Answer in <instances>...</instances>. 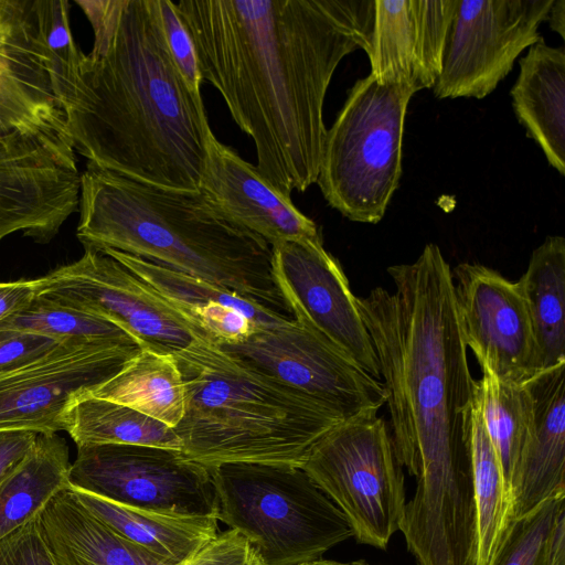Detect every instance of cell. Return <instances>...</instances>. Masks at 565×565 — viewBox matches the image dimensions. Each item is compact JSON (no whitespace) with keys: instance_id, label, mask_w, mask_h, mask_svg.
I'll use <instances>...</instances> for the list:
<instances>
[{"instance_id":"cell-1","label":"cell","mask_w":565,"mask_h":565,"mask_svg":"<svg viewBox=\"0 0 565 565\" xmlns=\"http://www.w3.org/2000/svg\"><path fill=\"white\" fill-rule=\"evenodd\" d=\"M202 83L214 86L282 194L317 182L323 104L344 56L366 50L374 0H179Z\"/></svg>"},{"instance_id":"cell-2","label":"cell","mask_w":565,"mask_h":565,"mask_svg":"<svg viewBox=\"0 0 565 565\" xmlns=\"http://www.w3.org/2000/svg\"><path fill=\"white\" fill-rule=\"evenodd\" d=\"M394 291L376 287L358 306L386 394L396 457L416 490L411 507L450 518L475 501L472 377L458 316L455 280L436 244L409 264L390 266Z\"/></svg>"},{"instance_id":"cell-3","label":"cell","mask_w":565,"mask_h":565,"mask_svg":"<svg viewBox=\"0 0 565 565\" xmlns=\"http://www.w3.org/2000/svg\"><path fill=\"white\" fill-rule=\"evenodd\" d=\"M94 42L60 100L87 163L158 186L198 191L212 134L167 45L157 0H75Z\"/></svg>"},{"instance_id":"cell-4","label":"cell","mask_w":565,"mask_h":565,"mask_svg":"<svg viewBox=\"0 0 565 565\" xmlns=\"http://www.w3.org/2000/svg\"><path fill=\"white\" fill-rule=\"evenodd\" d=\"M76 236L85 248L127 253L291 318L271 245L227 218L200 191L141 182L87 163Z\"/></svg>"},{"instance_id":"cell-5","label":"cell","mask_w":565,"mask_h":565,"mask_svg":"<svg viewBox=\"0 0 565 565\" xmlns=\"http://www.w3.org/2000/svg\"><path fill=\"white\" fill-rule=\"evenodd\" d=\"M173 355L185 401L173 429L183 454L209 469L230 462L302 467L313 445L344 419L206 340Z\"/></svg>"},{"instance_id":"cell-6","label":"cell","mask_w":565,"mask_h":565,"mask_svg":"<svg viewBox=\"0 0 565 565\" xmlns=\"http://www.w3.org/2000/svg\"><path fill=\"white\" fill-rule=\"evenodd\" d=\"M211 470L217 520L242 534L262 565H302L353 537L340 509L290 465L230 462Z\"/></svg>"},{"instance_id":"cell-7","label":"cell","mask_w":565,"mask_h":565,"mask_svg":"<svg viewBox=\"0 0 565 565\" xmlns=\"http://www.w3.org/2000/svg\"><path fill=\"white\" fill-rule=\"evenodd\" d=\"M408 88L356 81L327 130L317 182L328 204L347 218L379 223L398 188Z\"/></svg>"},{"instance_id":"cell-8","label":"cell","mask_w":565,"mask_h":565,"mask_svg":"<svg viewBox=\"0 0 565 565\" xmlns=\"http://www.w3.org/2000/svg\"><path fill=\"white\" fill-rule=\"evenodd\" d=\"M301 468L344 514L358 543L386 548L404 516L405 477L376 411L331 428Z\"/></svg>"},{"instance_id":"cell-9","label":"cell","mask_w":565,"mask_h":565,"mask_svg":"<svg viewBox=\"0 0 565 565\" xmlns=\"http://www.w3.org/2000/svg\"><path fill=\"white\" fill-rule=\"evenodd\" d=\"M53 76L36 0H0V150L43 149L77 167Z\"/></svg>"},{"instance_id":"cell-10","label":"cell","mask_w":565,"mask_h":565,"mask_svg":"<svg viewBox=\"0 0 565 565\" xmlns=\"http://www.w3.org/2000/svg\"><path fill=\"white\" fill-rule=\"evenodd\" d=\"M68 482L73 489L135 509L217 519L211 470L180 449L117 444L77 446Z\"/></svg>"},{"instance_id":"cell-11","label":"cell","mask_w":565,"mask_h":565,"mask_svg":"<svg viewBox=\"0 0 565 565\" xmlns=\"http://www.w3.org/2000/svg\"><path fill=\"white\" fill-rule=\"evenodd\" d=\"M38 296L110 320L145 350L173 354L205 340L152 287L97 249L40 277Z\"/></svg>"},{"instance_id":"cell-12","label":"cell","mask_w":565,"mask_h":565,"mask_svg":"<svg viewBox=\"0 0 565 565\" xmlns=\"http://www.w3.org/2000/svg\"><path fill=\"white\" fill-rule=\"evenodd\" d=\"M554 0H456L434 94L484 98L542 36Z\"/></svg>"},{"instance_id":"cell-13","label":"cell","mask_w":565,"mask_h":565,"mask_svg":"<svg viewBox=\"0 0 565 565\" xmlns=\"http://www.w3.org/2000/svg\"><path fill=\"white\" fill-rule=\"evenodd\" d=\"M218 347L337 411L344 419L370 411L379 412L386 402L380 380L298 317L276 327L258 329L239 342Z\"/></svg>"},{"instance_id":"cell-14","label":"cell","mask_w":565,"mask_h":565,"mask_svg":"<svg viewBox=\"0 0 565 565\" xmlns=\"http://www.w3.org/2000/svg\"><path fill=\"white\" fill-rule=\"evenodd\" d=\"M140 350L128 343L63 341L0 372V429L64 430L71 402L110 380Z\"/></svg>"},{"instance_id":"cell-15","label":"cell","mask_w":565,"mask_h":565,"mask_svg":"<svg viewBox=\"0 0 565 565\" xmlns=\"http://www.w3.org/2000/svg\"><path fill=\"white\" fill-rule=\"evenodd\" d=\"M463 342L501 380L525 383L541 372L531 318L518 281L478 263L452 270Z\"/></svg>"},{"instance_id":"cell-16","label":"cell","mask_w":565,"mask_h":565,"mask_svg":"<svg viewBox=\"0 0 565 565\" xmlns=\"http://www.w3.org/2000/svg\"><path fill=\"white\" fill-rule=\"evenodd\" d=\"M276 281L291 311L375 379L380 367L358 298L337 258L322 241L271 246Z\"/></svg>"},{"instance_id":"cell-17","label":"cell","mask_w":565,"mask_h":565,"mask_svg":"<svg viewBox=\"0 0 565 565\" xmlns=\"http://www.w3.org/2000/svg\"><path fill=\"white\" fill-rule=\"evenodd\" d=\"M455 9L456 0H374L370 75L414 93L433 88Z\"/></svg>"},{"instance_id":"cell-18","label":"cell","mask_w":565,"mask_h":565,"mask_svg":"<svg viewBox=\"0 0 565 565\" xmlns=\"http://www.w3.org/2000/svg\"><path fill=\"white\" fill-rule=\"evenodd\" d=\"M199 190L235 224L259 235L271 246L284 242L322 241L317 224L291 198L267 181L212 132Z\"/></svg>"},{"instance_id":"cell-19","label":"cell","mask_w":565,"mask_h":565,"mask_svg":"<svg viewBox=\"0 0 565 565\" xmlns=\"http://www.w3.org/2000/svg\"><path fill=\"white\" fill-rule=\"evenodd\" d=\"M77 167L43 150H0V243L14 233L51 242L79 204Z\"/></svg>"},{"instance_id":"cell-20","label":"cell","mask_w":565,"mask_h":565,"mask_svg":"<svg viewBox=\"0 0 565 565\" xmlns=\"http://www.w3.org/2000/svg\"><path fill=\"white\" fill-rule=\"evenodd\" d=\"M118 260L160 294L214 344L236 343L254 331L292 320L202 279L119 250L97 249Z\"/></svg>"},{"instance_id":"cell-21","label":"cell","mask_w":565,"mask_h":565,"mask_svg":"<svg viewBox=\"0 0 565 565\" xmlns=\"http://www.w3.org/2000/svg\"><path fill=\"white\" fill-rule=\"evenodd\" d=\"M533 399V424L513 486L514 516L565 495V363L525 382Z\"/></svg>"},{"instance_id":"cell-22","label":"cell","mask_w":565,"mask_h":565,"mask_svg":"<svg viewBox=\"0 0 565 565\" xmlns=\"http://www.w3.org/2000/svg\"><path fill=\"white\" fill-rule=\"evenodd\" d=\"M44 540L56 565H198L200 553L178 563L137 545L90 514L70 487L40 512Z\"/></svg>"},{"instance_id":"cell-23","label":"cell","mask_w":565,"mask_h":565,"mask_svg":"<svg viewBox=\"0 0 565 565\" xmlns=\"http://www.w3.org/2000/svg\"><path fill=\"white\" fill-rule=\"evenodd\" d=\"M512 107L526 136L547 162L565 175V51L541 38L519 61Z\"/></svg>"},{"instance_id":"cell-24","label":"cell","mask_w":565,"mask_h":565,"mask_svg":"<svg viewBox=\"0 0 565 565\" xmlns=\"http://www.w3.org/2000/svg\"><path fill=\"white\" fill-rule=\"evenodd\" d=\"M95 518L126 540L168 559L192 561L218 534L217 519L168 515L121 505L71 488Z\"/></svg>"},{"instance_id":"cell-25","label":"cell","mask_w":565,"mask_h":565,"mask_svg":"<svg viewBox=\"0 0 565 565\" xmlns=\"http://www.w3.org/2000/svg\"><path fill=\"white\" fill-rule=\"evenodd\" d=\"M71 465L63 437L38 434L24 459L0 481V539L39 515L56 493L70 487Z\"/></svg>"},{"instance_id":"cell-26","label":"cell","mask_w":565,"mask_h":565,"mask_svg":"<svg viewBox=\"0 0 565 565\" xmlns=\"http://www.w3.org/2000/svg\"><path fill=\"white\" fill-rule=\"evenodd\" d=\"M531 318L541 370L565 363V238L547 236L518 280Z\"/></svg>"},{"instance_id":"cell-27","label":"cell","mask_w":565,"mask_h":565,"mask_svg":"<svg viewBox=\"0 0 565 565\" xmlns=\"http://www.w3.org/2000/svg\"><path fill=\"white\" fill-rule=\"evenodd\" d=\"M90 394L122 404L174 428L184 414V385L173 354L141 349Z\"/></svg>"},{"instance_id":"cell-28","label":"cell","mask_w":565,"mask_h":565,"mask_svg":"<svg viewBox=\"0 0 565 565\" xmlns=\"http://www.w3.org/2000/svg\"><path fill=\"white\" fill-rule=\"evenodd\" d=\"M63 427L76 446L117 444L181 450L173 428L128 406L90 394L71 402Z\"/></svg>"},{"instance_id":"cell-29","label":"cell","mask_w":565,"mask_h":565,"mask_svg":"<svg viewBox=\"0 0 565 565\" xmlns=\"http://www.w3.org/2000/svg\"><path fill=\"white\" fill-rule=\"evenodd\" d=\"M471 461L477 522V565H491L515 520L514 500L505 483L476 397L471 418Z\"/></svg>"},{"instance_id":"cell-30","label":"cell","mask_w":565,"mask_h":565,"mask_svg":"<svg viewBox=\"0 0 565 565\" xmlns=\"http://www.w3.org/2000/svg\"><path fill=\"white\" fill-rule=\"evenodd\" d=\"M476 401L497 452L505 483L513 494L533 424V399L525 383L504 381L480 367ZM514 500V499H513Z\"/></svg>"},{"instance_id":"cell-31","label":"cell","mask_w":565,"mask_h":565,"mask_svg":"<svg viewBox=\"0 0 565 565\" xmlns=\"http://www.w3.org/2000/svg\"><path fill=\"white\" fill-rule=\"evenodd\" d=\"M565 495L511 524L491 565H565Z\"/></svg>"},{"instance_id":"cell-32","label":"cell","mask_w":565,"mask_h":565,"mask_svg":"<svg viewBox=\"0 0 565 565\" xmlns=\"http://www.w3.org/2000/svg\"><path fill=\"white\" fill-rule=\"evenodd\" d=\"M0 330L36 333L58 342H116L138 345L131 335L110 320L41 296H36L19 313L1 321Z\"/></svg>"},{"instance_id":"cell-33","label":"cell","mask_w":565,"mask_h":565,"mask_svg":"<svg viewBox=\"0 0 565 565\" xmlns=\"http://www.w3.org/2000/svg\"><path fill=\"white\" fill-rule=\"evenodd\" d=\"M0 565H56L39 515L0 539Z\"/></svg>"},{"instance_id":"cell-34","label":"cell","mask_w":565,"mask_h":565,"mask_svg":"<svg viewBox=\"0 0 565 565\" xmlns=\"http://www.w3.org/2000/svg\"><path fill=\"white\" fill-rule=\"evenodd\" d=\"M161 26L168 49L190 87L201 92V75L192 41L170 0H157Z\"/></svg>"},{"instance_id":"cell-35","label":"cell","mask_w":565,"mask_h":565,"mask_svg":"<svg viewBox=\"0 0 565 565\" xmlns=\"http://www.w3.org/2000/svg\"><path fill=\"white\" fill-rule=\"evenodd\" d=\"M57 343L54 339L36 333L0 330V372L20 366Z\"/></svg>"},{"instance_id":"cell-36","label":"cell","mask_w":565,"mask_h":565,"mask_svg":"<svg viewBox=\"0 0 565 565\" xmlns=\"http://www.w3.org/2000/svg\"><path fill=\"white\" fill-rule=\"evenodd\" d=\"M38 434L25 429H0V481L24 459Z\"/></svg>"},{"instance_id":"cell-37","label":"cell","mask_w":565,"mask_h":565,"mask_svg":"<svg viewBox=\"0 0 565 565\" xmlns=\"http://www.w3.org/2000/svg\"><path fill=\"white\" fill-rule=\"evenodd\" d=\"M40 277L0 281V322L19 313L38 296Z\"/></svg>"},{"instance_id":"cell-38","label":"cell","mask_w":565,"mask_h":565,"mask_svg":"<svg viewBox=\"0 0 565 565\" xmlns=\"http://www.w3.org/2000/svg\"><path fill=\"white\" fill-rule=\"evenodd\" d=\"M546 21L553 31L565 38V0L553 1Z\"/></svg>"},{"instance_id":"cell-39","label":"cell","mask_w":565,"mask_h":565,"mask_svg":"<svg viewBox=\"0 0 565 565\" xmlns=\"http://www.w3.org/2000/svg\"><path fill=\"white\" fill-rule=\"evenodd\" d=\"M302 565H371L365 561L359 559L354 562L343 563V562H337V561H330V559H317L310 563H306Z\"/></svg>"}]
</instances>
